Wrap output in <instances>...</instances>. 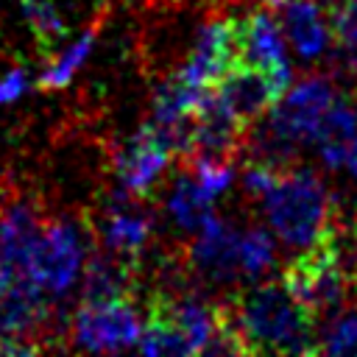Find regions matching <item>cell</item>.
Listing matches in <instances>:
<instances>
[{"label": "cell", "mask_w": 357, "mask_h": 357, "mask_svg": "<svg viewBox=\"0 0 357 357\" xmlns=\"http://www.w3.org/2000/svg\"><path fill=\"white\" fill-rule=\"evenodd\" d=\"M259 204L276 237L290 248L315 243L337 212L326 184L304 167H287Z\"/></svg>", "instance_id": "obj_3"}, {"label": "cell", "mask_w": 357, "mask_h": 357, "mask_svg": "<svg viewBox=\"0 0 357 357\" xmlns=\"http://www.w3.org/2000/svg\"><path fill=\"white\" fill-rule=\"evenodd\" d=\"M234 61H237V53H234V39H231V20L212 17L201 25L195 45L178 73L192 86L212 89L234 67Z\"/></svg>", "instance_id": "obj_10"}, {"label": "cell", "mask_w": 357, "mask_h": 357, "mask_svg": "<svg viewBox=\"0 0 357 357\" xmlns=\"http://www.w3.org/2000/svg\"><path fill=\"white\" fill-rule=\"evenodd\" d=\"M354 137H357V109L351 106L349 98H337L335 95V100L326 109V114L321 120V128L315 134V142H318V151H321V162L329 170L343 167Z\"/></svg>", "instance_id": "obj_15"}, {"label": "cell", "mask_w": 357, "mask_h": 357, "mask_svg": "<svg viewBox=\"0 0 357 357\" xmlns=\"http://www.w3.org/2000/svg\"><path fill=\"white\" fill-rule=\"evenodd\" d=\"M282 173L284 170H279V167H271V165H262V162H248L240 181H243V190H245L248 198L262 201L273 190V184L279 181Z\"/></svg>", "instance_id": "obj_22"}, {"label": "cell", "mask_w": 357, "mask_h": 357, "mask_svg": "<svg viewBox=\"0 0 357 357\" xmlns=\"http://www.w3.org/2000/svg\"><path fill=\"white\" fill-rule=\"evenodd\" d=\"M346 165H349V170H351V176L357 178V137H354V142H351V148H349V156H346Z\"/></svg>", "instance_id": "obj_24"}, {"label": "cell", "mask_w": 357, "mask_h": 357, "mask_svg": "<svg viewBox=\"0 0 357 357\" xmlns=\"http://www.w3.org/2000/svg\"><path fill=\"white\" fill-rule=\"evenodd\" d=\"M318 354H357V310H340L318 332Z\"/></svg>", "instance_id": "obj_20"}, {"label": "cell", "mask_w": 357, "mask_h": 357, "mask_svg": "<svg viewBox=\"0 0 357 357\" xmlns=\"http://www.w3.org/2000/svg\"><path fill=\"white\" fill-rule=\"evenodd\" d=\"M184 259L190 271L212 284H231L240 273V231L220 218H209L198 229Z\"/></svg>", "instance_id": "obj_9"}, {"label": "cell", "mask_w": 357, "mask_h": 357, "mask_svg": "<svg viewBox=\"0 0 357 357\" xmlns=\"http://www.w3.org/2000/svg\"><path fill=\"white\" fill-rule=\"evenodd\" d=\"M86 262V240L78 223L47 220L33 243L28 273L47 296H64L81 276Z\"/></svg>", "instance_id": "obj_4"}, {"label": "cell", "mask_w": 357, "mask_h": 357, "mask_svg": "<svg viewBox=\"0 0 357 357\" xmlns=\"http://www.w3.org/2000/svg\"><path fill=\"white\" fill-rule=\"evenodd\" d=\"M326 17L335 45L346 50H357V0H335Z\"/></svg>", "instance_id": "obj_21"}, {"label": "cell", "mask_w": 357, "mask_h": 357, "mask_svg": "<svg viewBox=\"0 0 357 357\" xmlns=\"http://www.w3.org/2000/svg\"><path fill=\"white\" fill-rule=\"evenodd\" d=\"M259 3H265V6H284L287 0H259Z\"/></svg>", "instance_id": "obj_25"}, {"label": "cell", "mask_w": 357, "mask_h": 357, "mask_svg": "<svg viewBox=\"0 0 357 357\" xmlns=\"http://www.w3.org/2000/svg\"><path fill=\"white\" fill-rule=\"evenodd\" d=\"M151 215L145 209L137 206V201H114L100 223H98V237H100V248L128 259V262H139L148 240H151Z\"/></svg>", "instance_id": "obj_12"}, {"label": "cell", "mask_w": 357, "mask_h": 357, "mask_svg": "<svg viewBox=\"0 0 357 357\" xmlns=\"http://www.w3.org/2000/svg\"><path fill=\"white\" fill-rule=\"evenodd\" d=\"M282 31L293 50L307 61L324 56L326 42L332 36L329 17L315 0H287L282 11Z\"/></svg>", "instance_id": "obj_14"}, {"label": "cell", "mask_w": 357, "mask_h": 357, "mask_svg": "<svg viewBox=\"0 0 357 357\" xmlns=\"http://www.w3.org/2000/svg\"><path fill=\"white\" fill-rule=\"evenodd\" d=\"M167 215L184 231H198L209 218H215V195L195 178V173L178 176L167 195Z\"/></svg>", "instance_id": "obj_16"}, {"label": "cell", "mask_w": 357, "mask_h": 357, "mask_svg": "<svg viewBox=\"0 0 357 357\" xmlns=\"http://www.w3.org/2000/svg\"><path fill=\"white\" fill-rule=\"evenodd\" d=\"M282 284L315 318L329 315L349 301V296L357 290V262L340 237L337 212L324 234L287 262L282 271Z\"/></svg>", "instance_id": "obj_2"}, {"label": "cell", "mask_w": 357, "mask_h": 357, "mask_svg": "<svg viewBox=\"0 0 357 357\" xmlns=\"http://www.w3.org/2000/svg\"><path fill=\"white\" fill-rule=\"evenodd\" d=\"M248 354H318V318L279 282L223 301Z\"/></svg>", "instance_id": "obj_1"}, {"label": "cell", "mask_w": 357, "mask_h": 357, "mask_svg": "<svg viewBox=\"0 0 357 357\" xmlns=\"http://www.w3.org/2000/svg\"><path fill=\"white\" fill-rule=\"evenodd\" d=\"M332 100H335V86L326 75L301 78L298 84L284 89L282 98L273 103L268 128L293 145L315 142V134Z\"/></svg>", "instance_id": "obj_6"}, {"label": "cell", "mask_w": 357, "mask_h": 357, "mask_svg": "<svg viewBox=\"0 0 357 357\" xmlns=\"http://www.w3.org/2000/svg\"><path fill=\"white\" fill-rule=\"evenodd\" d=\"M25 89H28V75H25V70L14 67V70H6V73L0 75V103L17 100Z\"/></svg>", "instance_id": "obj_23"}, {"label": "cell", "mask_w": 357, "mask_h": 357, "mask_svg": "<svg viewBox=\"0 0 357 357\" xmlns=\"http://www.w3.org/2000/svg\"><path fill=\"white\" fill-rule=\"evenodd\" d=\"M25 22L33 33V39L39 42V47H53L61 36H64V20L59 17L56 6L50 0H20Z\"/></svg>", "instance_id": "obj_19"}, {"label": "cell", "mask_w": 357, "mask_h": 357, "mask_svg": "<svg viewBox=\"0 0 357 357\" xmlns=\"http://www.w3.org/2000/svg\"><path fill=\"white\" fill-rule=\"evenodd\" d=\"M273 265H276V243H273V237L259 226L245 229L240 234V273L248 276V279H259Z\"/></svg>", "instance_id": "obj_18"}, {"label": "cell", "mask_w": 357, "mask_h": 357, "mask_svg": "<svg viewBox=\"0 0 357 357\" xmlns=\"http://www.w3.org/2000/svg\"><path fill=\"white\" fill-rule=\"evenodd\" d=\"M212 89H218V95L229 103V109L248 128H254L262 120V114H268L284 92V86L276 78H271L268 73H262L251 64H240V61Z\"/></svg>", "instance_id": "obj_11"}, {"label": "cell", "mask_w": 357, "mask_h": 357, "mask_svg": "<svg viewBox=\"0 0 357 357\" xmlns=\"http://www.w3.org/2000/svg\"><path fill=\"white\" fill-rule=\"evenodd\" d=\"M139 315L128 298L84 301L73 318L70 335L86 351H126L139 343Z\"/></svg>", "instance_id": "obj_5"}, {"label": "cell", "mask_w": 357, "mask_h": 357, "mask_svg": "<svg viewBox=\"0 0 357 357\" xmlns=\"http://www.w3.org/2000/svg\"><path fill=\"white\" fill-rule=\"evenodd\" d=\"M134 268L137 262H128L106 248H98L86 257L81 271V298L84 301H112V298H128L134 287Z\"/></svg>", "instance_id": "obj_13"}, {"label": "cell", "mask_w": 357, "mask_h": 357, "mask_svg": "<svg viewBox=\"0 0 357 357\" xmlns=\"http://www.w3.org/2000/svg\"><path fill=\"white\" fill-rule=\"evenodd\" d=\"M176 153L165 142V137L145 123L131 139H126L117 151V181L120 190L131 198H142L153 190V184L165 176L170 159Z\"/></svg>", "instance_id": "obj_8"}, {"label": "cell", "mask_w": 357, "mask_h": 357, "mask_svg": "<svg viewBox=\"0 0 357 357\" xmlns=\"http://www.w3.org/2000/svg\"><path fill=\"white\" fill-rule=\"evenodd\" d=\"M229 20H231V39H234L237 61L268 73L287 89L290 61H287L282 22H276L268 11H248L243 17H229Z\"/></svg>", "instance_id": "obj_7"}, {"label": "cell", "mask_w": 357, "mask_h": 357, "mask_svg": "<svg viewBox=\"0 0 357 357\" xmlns=\"http://www.w3.org/2000/svg\"><path fill=\"white\" fill-rule=\"evenodd\" d=\"M95 39H98V25H89L59 59H53V61L47 64V70H45L42 78H39V86H42V89H64V86L73 81V75L78 73V67L86 61V56H89V50H92V45H95Z\"/></svg>", "instance_id": "obj_17"}]
</instances>
